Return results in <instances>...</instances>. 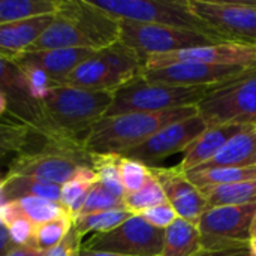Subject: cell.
Wrapping results in <instances>:
<instances>
[{
  "label": "cell",
  "instance_id": "29",
  "mask_svg": "<svg viewBox=\"0 0 256 256\" xmlns=\"http://www.w3.org/2000/svg\"><path fill=\"white\" fill-rule=\"evenodd\" d=\"M118 160V154H94L92 156V168L96 172L98 183H100L114 196L123 200L126 192L120 178Z\"/></svg>",
  "mask_w": 256,
  "mask_h": 256
},
{
  "label": "cell",
  "instance_id": "33",
  "mask_svg": "<svg viewBox=\"0 0 256 256\" xmlns=\"http://www.w3.org/2000/svg\"><path fill=\"white\" fill-rule=\"evenodd\" d=\"M164 202H166V196L164 194L162 186L159 184V182L154 178L153 174L140 190L134 194H126L123 198L124 208L132 214H140L144 210H148Z\"/></svg>",
  "mask_w": 256,
  "mask_h": 256
},
{
  "label": "cell",
  "instance_id": "37",
  "mask_svg": "<svg viewBox=\"0 0 256 256\" xmlns=\"http://www.w3.org/2000/svg\"><path fill=\"white\" fill-rule=\"evenodd\" d=\"M138 216H141L152 226H154L158 230H164V231L168 226H171L176 222V219L178 218L177 213L174 212V208L168 204V201L164 204H159L156 207H152L148 210H144Z\"/></svg>",
  "mask_w": 256,
  "mask_h": 256
},
{
  "label": "cell",
  "instance_id": "4",
  "mask_svg": "<svg viewBox=\"0 0 256 256\" xmlns=\"http://www.w3.org/2000/svg\"><path fill=\"white\" fill-rule=\"evenodd\" d=\"M84 168H92V154L86 152L82 144L44 140L40 148L20 152L10 162L6 176L28 177L63 186Z\"/></svg>",
  "mask_w": 256,
  "mask_h": 256
},
{
  "label": "cell",
  "instance_id": "24",
  "mask_svg": "<svg viewBox=\"0 0 256 256\" xmlns=\"http://www.w3.org/2000/svg\"><path fill=\"white\" fill-rule=\"evenodd\" d=\"M188 178L200 189L210 186H224L240 182L256 180L255 166H224V168H210L184 172Z\"/></svg>",
  "mask_w": 256,
  "mask_h": 256
},
{
  "label": "cell",
  "instance_id": "28",
  "mask_svg": "<svg viewBox=\"0 0 256 256\" xmlns=\"http://www.w3.org/2000/svg\"><path fill=\"white\" fill-rule=\"evenodd\" d=\"M130 216H132V213H129L126 208L92 213V214L75 218L74 219V228L80 232L81 237H84L88 232L104 234V232L112 231L114 228L122 225L124 220H128Z\"/></svg>",
  "mask_w": 256,
  "mask_h": 256
},
{
  "label": "cell",
  "instance_id": "43",
  "mask_svg": "<svg viewBox=\"0 0 256 256\" xmlns=\"http://www.w3.org/2000/svg\"><path fill=\"white\" fill-rule=\"evenodd\" d=\"M9 112V100H8V96L0 90V118Z\"/></svg>",
  "mask_w": 256,
  "mask_h": 256
},
{
  "label": "cell",
  "instance_id": "22",
  "mask_svg": "<svg viewBox=\"0 0 256 256\" xmlns=\"http://www.w3.org/2000/svg\"><path fill=\"white\" fill-rule=\"evenodd\" d=\"M201 249V232L198 226L177 218L164 232L160 256H194Z\"/></svg>",
  "mask_w": 256,
  "mask_h": 256
},
{
  "label": "cell",
  "instance_id": "23",
  "mask_svg": "<svg viewBox=\"0 0 256 256\" xmlns=\"http://www.w3.org/2000/svg\"><path fill=\"white\" fill-rule=\"evenodd\" d=\"M2 195L6 201H16L26 196H36L50 200L60 204L62 198V186L39 182L28 177H16V176H6L3 177Z\"/></svg>",
  "mask_w": 256,
  "mask_h": 256
},
{
  "label": "cell",
  "instance_id": "26",
  "mask_svg": "<svg viewBox=\"0 0 256 256\" xmlns=\"http://www.w3.org/2000/svg\"><path fill=\"white\" fill-rule=\"evenodd\" d=\"M58 0H0V24L54 15Z\"/></svg>",
  "mask_w": 256,
  "mask_h": 256
},
{
  "label": "cell",
  "instance_id": "27",
  "mask_svg": "<svg viewBox=\"0 0 256 256\" xmlns=\"http://www.w3.org/2000/svg\"><path fill=\"white\" fill-rule=\"evenodd\" d=\"M94 183H98V177L93 168H84L76 177L62 186L60 204L74 219L80 214L86 198Z\"/></svg>",
  "mask_w": 256,
  "mask_h": 256
},
{
  "label": "cell",
  "instance_id": "9",
  "mask_svg": "<svg viewBox=\"0 0 256 256\" xmlns=\"http://www.w3.org/2000/svg\"><path fill=\"white\" fill-rule=\"evenodd\" d=\"M118 42L134 50L146 64V58L153 54H166L192 46L219 44L224 40L174 27L120 21Z\"/></svg>",
  "mask_w": 256,
  "mask_h": 256
},
{
  "label": "cell",
  "instance_id": "14",
  "mask_svg": "<svg viewBox=\"0 0 256 256\" xmlns=\"http://www.w3.org/2000/svg\"><path fill=\"white\" fill-rule=\"evenodd\" d=\"M207 128V123L200 114L192 116L189 118L165 126L141 146L129 150L123 156L135 159L148 168L159 166L160 160L176 153L184 152Z\"/></svg>",
  "mask_w": 256,
  "mask_h": 256
},
{
  "label": "cell",
  "instance_id": "34",
  "mask_svg": "<svg viewBox=\"0 0 256 256\" xmlns=\"http://www.w3.org/2000/svg\"><path fill=\"white\" fill-rule=\"evenodd\" d=\"M118 170H120L122 184H123L126 194H134V192L140 190L152 177V171L147 165H144L135 159L124 158V156H120Z\"/></svg>",
  "mask_w": 256,
  "mask_h": 256
},
{
  "label": "cell",
  "instance_id": "13",
  "mask_svg": "<svg viewBox=\"0 0 256 256\" xmlns=\"http://www.w3.org/2000/svg\"><path fill=\"white\" fill-rule=\"evenodd\" d=\"M180 63L238 66L244 69H255L256 46L236 42H219L192 46L166 54H153L146 58L144 69H158Z\"/></svg>",
  "mask_w": 256,
  "mask_h": 256
},
{
  "label": "cell",
  "instance_id": "32",
  "mask_svg": "<svg viewBox=\"0 0 256 256\" xmlns=\"http://www.w3.org/2000/svg\"><path fill=\"white\" fill-rule=\"evenodd\" d=\"M33 129L18 120H0V158L8 154H18L27 148Z\"/></svg>",
  "mask_w": 256,
  "mask_h": 256
},
{
  "label": "cell",
  "instance_id": "5",
  "mask_svg": "<svg viewBox=\"0 0 256 256\" xmlns=\"http://www.w3.org/2000/svg\"><path fill=\"white\" fill-rule=\"evenodd\" d=\"M117 21H132L174 27L225 40L194 14L188 0H88Z\"/></svg>",
  "mask_w": 256,
  "mask_h": 256
},
{
  "label": "cell",
  "instance_id": "11",
  "mask_svg": "<svg viewBox=\"0 0 256 256\" xmlns=\"http://www.w3.org/2000/svg\"><path fill=\"white\" fill-rule=\"evenodd\" d=\"M164 230L147 224L141 216L132 214L122 225L104 234H94L82 249L126 256H160Z\"/></svg>",
  "mask_w": 256,
  "mask_h": 256
},
{
  "label": "cell",
  "instance_id": "39",
  "mask_svg": "<svg viewBox=\"0 0 256 256\" xmlns=\"http://www.w3.org/2000/svg\"><path fill=\"white\" fill-rule=\"evenodd\" d=\"M82 237L80 232L72 226L68 236L52 249L45 252V256H81L82 249Z\"/></svg>",
  "mask_w": 256,
  "mask_h": 256
},
{
  "label": "cell",
  "instance_id": "17",
  "mask_svg": "<svg viewBox=\"0 0 256 256\" xmlns=\"http://www.w3.org/2000/svg\"><path fill=\"white\" fill-rule=\"evenodd\" d=\"M150 171L162 186L166 201L177 216L198 226L201 216L208 208V202L201 189L196 188L184 172H180L176 168L154 166L150 168Z\"/></svg>",
  "mask_w": 256,
  "mask_h": 256
},
{
  "label": "cell",
  "instance_id": "41",
  "mask_svg": "<svg viewBox=\"0 0 256 256\" xmlns=\"http://www.w3.org/2000/svg\"><path fill=\"white\" fill-rule=\"evenodd\" d=\"M14 248L10 238H9V232L6 225L0 220V256H6L9 254V250Z\"/></svg>",
  "mask_w": 256,
  "mask_h": 256
},
{
  "label": "cell",
  "instance_id": "7",
  "mask_svg": "<svg viewBox=\"0 0 256 256\" xmlns=\"http://www.w3.org/2000/svg\"><path fill=\"white\" fill-rule=\"evenodd\" d=\"M144 70L142 58L129 46L116 42L94 51L62 84L94 92H116Z\"/></svg>",
  "mask_w": 256,
  "mask_h": 256
},
{
  "label": "cell",
  "instance_id": "6",
  "mask_svg": "<svg viewBox=\"0 0 256 256\" xmlns=\"http://www.w3.org/2000/svg\"><path fill=\"white\" fill-rule=\"evenodd\" d=\"M213 87H178L164 82H152L142 75H138L114 92L112 104L104 117L198 106Z\"/></svg>",
  "mask_w": 256,
  "mask_h": 256
},
{
  "label": "cell",
  "instance_id": "25",
  "mask_svg": "<svg viewBox=\"0 0 256 256\" xmlns=\"http://www.w3.org/2000/svg\"><path fill=\"white\" fill-rule=\"evenodd\" d=\"M201 192L206 196L208 207L254 204L256 202V180L202 188Z\"/></svg>",
  "mask_w": 256,
  "mask_h": 256
},
{
  "label": "cell",
  "instance_id": "21",
  "mask_svg": "<svg viewBox=\"0 0 256 256\" xmlns=\"http://www.w3.org/2000/svg\"><path fill=\"white\" fill-rule=\"evenodd\" d=\"M256 165V128L250 126L232 136L213 159L194 170H210L224 166H255Z\"/></svg>",
  "mask_w": 256,
  "mask_h": 256
},
{
  "label": "cell",
  "instance_id": "36",
  "mask_svg": "<svg viewBox=\"0 0 256 256\" xmlns=\"http://www.w3.org/2000/svg\"><path fill=\"white\" fill-rule=\"evenodd\" d=\"M16 64L21 68V70L24 74V80H26L30 96L36 102L40 104L48 96L50 90L57 84H54V81L42 69H39L33 64H20V63H16Z\"/></svg>",
  "mask_w": 256,
  "mask_h": 256
},
{
  "label": "cell",
  "instance_id": "15",
  "mask_svg": "<svg viewBox=\"0 0 256 256\" xmlns=\"http://www.w3.org/2000/svg\"><path fill=\"white\" fill-rule=\"evenodd\" d=\"M248 69L238 66L180 63L158 69H144L141 75L152 82H164L178 87H213L240 76Z\"/></svg>",
  "mask_w": 256,
  "mask_h": 256
},
{
  "label": "cell",
  "instance_id": "18",
  "mask_svg": "<svg viewBox=\"0 0 256 256\" xmlns=\"http://www.w3.org/2000/svg\"><path fill=\"white\" fill-rule=\"evenodd\" d=\"M94 50L88 48H62L44 51H26L14 58L20 64H33L42 69L54 84H62L63 80L84 60H87Z\"/></svg>",
  "mask_w": 256,
  "mask_h": 256
},
{
  "label": "cell",
  "instance_id": "42",
  "mask_svg": "<svg viewBox=\"0 0 256 256\" xmlns=\"http://www.w3.org/2000/svg\"><path fill=\"white\" fill-rule=\"evenodd\" d=\"M6 256H45V254L32 246H14Z\"/></svg>",
  "mask_w": 256,
  "mask_h": 256
},
{
  "label": "cell",
  "instance_id": "19",
  "mask_svg": "<svg viewBox=\"0 0 256 256\" xmlns=\"http://www.w3.org/2000/svg\"><path fill=\"white\" fill-rule=\"evenodd\" d=\"M250 126H240V124H218L208 126L184 152L180 164L176 166L180 172L194 171L210 159L216 156V153L237 134L244 130Z\"/></svg>",
  "mask_w": 256,
  "mask_h": 256
},
{
  "label": "cell",
  "instance_id": "2",
  "mask_svg": "<svg viewBox=\"0 0 256 256\" xmlns=\"http://www.w3.org/2000/svg\"><path fill=\"white\" fill-rule=\"evenodd\" d=\"M120 38V21L94 8L88 0H58L50 27L28 51L88 48L99 51Z\"/></svg>",
  "mask_w": 256,
  "mask_h": 256
},
{
  "label": "cell",
  "instance_id": "1",
  "mask_svg": "<svg viewBox=\"0 0 256 256\" xmlns=\"http://www.w3.org/2000/svg\"><path fill=\"white\" fill-rule=\"evenodd\" d=\"M112 99V92H94L57 84L40 102L44 126L39 135L44 140L84 146L88 132L106 114Z\"/></svg>",
  "mask_w": 256,
  "mask_h": 256
},
{
  "label": "cell",
  "instance_id": "16",
  "mask_svg": "<svg viewBox=\"0 0 256 256\" xmlns=\"http://www.w3.org/2000/svg\"><path fill=\"white\" fill-rule=\"evenodd\" d=\"M0 90L8 96L12 118L30 126L39 135L44 126L40 104L30 96L21 68L3 54H0Z\"/></svg>",
  "mask_w": 256,
  "mask_h": 256
},
{
  "label": "cell",
  "instance_id": "47",
  "mask_svg": "<svg viewBox=\"0 0 256 256\" xmlns=\"http://www.w3.org/2000/svg\"><path fill=\"white\" fill-rule=\"evenodd\" d=\"M252 3H254V4H255V6H256V0H255V2H252Z\"/></svg>",
  "mask_w": 256,
  "mask_h": 256
},
{
  "label": "cell",
  "instance_id": "3",
  "mask_svg": "<svg viewBox=\"0 0 256 256\" xmlns=\"http://www.w3.org/2000/svg\"><path fill=\"white\" fill-rule=\"evenodd\" d=\"M196 114V106H184L160 112H129L102 117L94 123L87 138L84 140V148L92 156H123L129 150L141 146L165 126Z\"/></svg>",
  "mask_w": 256,
  "mask_h": 256
},
{
  "label": "cell",
  "instance_id": "40",
  "mask_svg": "<svg viewBox=\"0 0 256 256\" xmlns=\"http://www.w3.org/2000/svg\"><path fill=\"white\" fill-rule=\"evenodd\" d=\"M194 256H252V252L249 243H244L225 249H201Z\"/></svg>",
  "mask_w": 256,
  "mask_h": 256
},
{
  "label": "cell",
  "instance_id": "20",
  "mask_svg": "<svg viewBox=\"0 0 256 256\" xmlns=\"http://www.w3.org/2000/svg\"><path fill=\"white\" fill-rule=\"evenodd\" d=\"M54 15L36 16L24 21L0 24V54L14 60L28 51L40 34L50 27Z\"/></svg>",
  "mask_w": 256,
  "mask_h": 256
},
{
  "label": "cell",
  "instance_id": "45",
  "mask_svg": "<svg viewBox=\"0 0 256 256\" xmlns=\"http://www.w3.org/2000/svg\"><path fill=\"white\" fill-rule=\"evenodd\" d=\"M249 248H250V252L252 256H256V234H254L249 240Z\"/></svg>",
  "mask_w": 256,
  "mask_h": 256
},
{
  "label": "cell",
  "instance_id": "31",
  "mask_svg": "<svg viewBox=\"0 0 256 256\" xmlns=\"http://www.w3.org/2000/svg\"><path fill=\"white\" fill-rule=\"evenodd\" d=\"M16 204L24 214L34 226L51 222L54 219L62 218L68 212L62 207V204L44 200V198H36V196H26L16 200Z\"/></svg>",
  "mask_w": 256,
  "mask_h": 256
},
{
  "label": "cell",
  "instance_id": "44",
  "mask_svg": "<svg viewBox=\"0 0 256 256\" xmlns=\"http://www.w3.org/2000/svg\"><path fill=\"white\" fill-rule=\"evenodd\" d=\"M81 256H126V255H120V254H108V252H93V250L81 249Z\"/></svg>",
  "mask_w": 256,
  "mask_h": 256
},
{
  "label": "cell",
  "instance_id": "30",
  "mask_svg": "<svg viewBox=\"0 0 256 256\" xmlns=\"http://www.w3.org/2000/svg\"><path fill=\"white\" fill-rule=\"evenodd\" d=\"M74 226V218L66 213L58 219H54L51 222L42 224L34 226V236H33V243L32 248L40 250V252H48L54 246H57L70 231Z\"/></svg>",
  "mask_w": 256,
  "mask_h": 256
},
{
  "label": "cell",
  "instance_id": "46",
  "mask_svg": "<svg viewBox=\"0 0 256 256\" xmlns=\"http://www.w3.org/2000/svg\"><path fill=\"white\" fill-rule=\"evenodd\" d=\"M6 202H8V201L4 200V196H3V195H2V192H0V210H2V207H3Z\"/></svg>",
  "mask_w": 256,
  "mask_h": 256
},
{
  "label": "cell",
  "instance_id": "12",
  "mask_svg": "<svg viewBox=\"0 0 256 256\" xmlns=\"http://www.w3.org/2000/svg\"><path fill=\"white\" fill-rule=\"evenodd\" d=\"M256 202L208 207L198 222L202 249H225L249 243Z\"/></svg>",
  "mask_w": 256,
  "mask_h": 256
},
{
  "label": "cell",
  "instance_id": "35",
  "mask_svg": "<svg viewBox=\"0 0 256 256\" xmlns=\"http://www.w3.org/2000/svg\"><path fill=\"white\" fill-rule=\"evenodd\" d=\"M122 208H124L123 200L114 196L100 183H94L92 186V189L86 198V202H84L78 216H86V214L100 213V212H110V210H122Z\"/></svg>",
  "mask_w": 256,
  "mask_h": 256
},
{
  "label": "cell",
  "instance_id": "38",
  "mask_svg": "<svg viewBox=\"0 0 256 256\" xmlns=\"http://www.w3.org/2000/svg\"><path fill=\"white\" fill-rule=\"evenodd\" d=\"M9 238L14 246H32L33 236H34V225L27 218H18L14 222H10L8 226Z\"/></svg>",
  "mask_w": 256,
  "mask_h": 256
},
{
  "label": "cell",
  "instance_id": "8",
  "mask_svg": "<svg viewBox=\"0 0 256 256\" xmlns=\"http://www.w3.org/2000/svg\"><path fill=\"white\" fill-rule=\"evenodd\" d=\"M196 108L207 126L240 124L256 128V68L213 87Z\"/></svg>",
  "mask_w": 256,
  "mask_h": 256
},
{
  "label": "cell",
  "instance_id": "10",
  "mask_svg": "<svg viewBox=\"0 0 256 256\" xmlns=\"http://www.w3.org/2000/svg\"><path fill=\"white\" fill-rule=\"evenodd\" d=\"M188 2L194 14L225 40L256 46V6L252 2Z\"/></svg>",
  "mask_w": 256,
  "mask_h": 256
}]
</instances>
